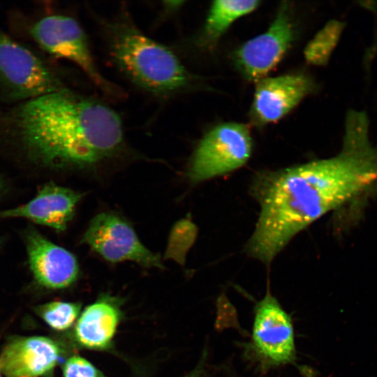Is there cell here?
Wrapping results in <instances>:
<instances>
[{
	"label": "cell",
	"instance_id": "cell-1",
	"mask_svg": "<svg viewBox=\"0 0 377 377\" xmlns=\"http://www.w3.org/2000/svg\"><path fill=\"white\" fill-rule=\"evenodd\" d=\"M376 183L377 147L369 139L368 118L348 113L337 155L258 175L253 192L260 213L246 253L269 265L300 231Z\"/></svg>",
	"mask_w": 377,
	"mask_h": 377
},
{
	"label": "cell",
	"instance_id": "cell-2",
	"mask_svg": "<svg viewBox=\"0 0 377 377\" xmlns=\"http://www.w3.org/2000/svg\"><path fill=\"white\" fill-rule=\"evenodd\" d=\"M16 123L28 152L49 166H89L117 154L124 141L114 110L64 88L24 102Z\"/></svg>",
	"mask_w": 377,
	"mask_h": 377
},
{
	"label": "cell",
	"instance_id": "cell-3",
	"mask_svg": "<svg viewBox=\"0 0 377 377\" xmlns=\"http://www.w3.org/2000/svg\"><path fill=\"white\" fill-rule=\"evenodd\" d=\"M111 54L119 68L135 84L161 96L179 93L192 78L177 56L150 38L128 20L108 29Z\"/></svg>",
	"mask_w": 377,
	"mask_h": 377
},
{
	"label": "cell",
	"instance_id": "cell-4",
	"mask_svg": "<svg viewBox=\"0 0 377 377\" xmlns=\"http://www.w3.org/2000/svg\"><path fill=\"white\" fill-rule=\"evenodd\" d=\"M247 348L261 371L295 365L297 352L291 317L269 289L255 306L251 339Z\"/></svg>",
	"mask_w": 377,
	"mask_h": 377
},
{
	"label": "cell",
	"instance_id": "cell-5",
	"mask_svg": "<svg viewBox=\"0 0 377 377\" xmlns=\"http://www.w3.org/2000/svg\"><path fill=\"white\" fill-rule=\"evenodd\" d=\"M249 127L240 123L220 124L202 138L191 158L188 176L198 183L243 166L252 153Z\"/></svg>",
	"mask_w": 377,
	"mask_h": 377
},
{
	"label": "cell",
	"instance_id": "cell-6",
	"mask_svg": "<svg viewBox=\"0 0 377 377\" xmlns=\"http://www.w3.org/2000/svg\"><path fill=\"white\" fill-rule=\"evenodd\" d=\"M30 34L50 54L77 65L103 92L118 94L119 90L98 70L87 36L74 18L63 15L43 17L31 27Z\"/></svg>",
	"mask_w": 377,
	"mask_h": 377
},
{
	"label": "cell",
	"instance_id": "cell-7",
	"mask_svg": "<svg viewBox=\"0 0 377 377\" xmlns=\"http://www.w3.org/2000/svg\"><path fill=\"white\" fill-rule=\"evenodd\" d=\"M0 89L25 102L64 88L39 57L0 29Z\"/></svg>",
	"mask_w": 377,
	"mask_h": 377
},
{
	"label": "cell",
	"instance_id": "cell-8",
	"mask_svg": "<svg viewBox=\"0 0 377 377\" xmlns=\"http://www.w3.org/2000/svg\"><path fill=\"white\" fill-rule=\"evenodd\" d=\"M290 6H281L267 31L247 40L233 54L235 64L250 81L264 78L282 59L290 47L295 30Z\"/></svg>",
	"mask_w": 377,
	"mask_h": 377
},
{
	"label": "cell",
	"instance_id": "cell-9",
	"mask_svg": "<svg viewBox=\"0 0 377 377\" xmlns=\"http://www.w3.org/2000/svg\"><path fill=\"white\" fill-rule=\"evenodd\" d=\"M82 242L111 263L128 260L145 267H163L160 257L140 242L126 222L112 214L96 215L91 221Z\"/></svg>",
	"mask_w": 377,
	"mask_h": 377
},
{
	"label": "cell",
	"instance_id": "cell-10",
	"mask_svg": "<svg viewBox=\"0 0 377 377\" xmlns=\"http://www.w3.org/2000/svg\"><path fill=\"white\" fill-rule=\"evenodd\" d=\"M313 89L303 73L264 77L256 82L250 118L256 126L274 123L294 109Z\"/></svg>",
	"mask_w": 377,
	"mask_h": 377
},
{
	"label": "cell",
	"instance_id": "cell-11",
	"mask_svg": "<svg viewBox=\"0 0 377 377\" xmlns=\"http://www.w3.org/2000/svg\"><path fill=\"white\" fill-rule=\"evenodd\" d=\"M29 263L36 280L52 289L68 287L78 275V265L70 251L30 229L25 236Z\"/></svg>",
	"mask_w": 377,
	"mask_h": 377
},
{
	"label": "cell",
	"instance_id": "cell-12",
	"mask_svg": "<svg viewBox=\"0 0 377 377\" xmlns=\"http://www.w3.org/2000/svg\"><path fill=\"white\" fill-rule=\"evenodd\" d=\"M82 195L52 182L43 185L26 204L0 212L3 218H23L57 231L66 229Z\"/></svg>",
	"mask_w": 377,
	"mask_h": 377
},
{
	"label": "cell",
	"instance_id": "cell-13",
	"mask_svg": "<svg viewBox=\"0 0 377 377\" xmlns=\"http://www.w3.org/2000/svg\"><path fill=\"white\" fill-rule=\"evenodd\" d=\"M59 356V348L49 338H16L2 350L1 369L6 377H39L54 369Z\"/></svg>",
	"mask_w": 377,
	"mask_h": 377
},
{
	"label": "cell",
	"instance_id": "cell-14",
	"mask_svg": "<svg viewBox=\"0 0 377 377\" xmlns=\"http://www.w3.org/2000/svg\"><path fill=\"white\" fill-rule=\"evenodd\" d=\"M120 319V311L112 300L102 298L88 306L75 329L77 341L90 349H106L111 345Z\"/></svg>",
	"mask_w": 377,
	"mask_h": 377
},
{
	"label": "cell",
	"instance_id": "cell-15",
	"mask_svg": "<svg viewBox=\"0 0 377 377\" xmlns=\"http://www.w3.org/2000/svg\"><path fill=\"white\" fill-rule=\"evenodd\" d=\"M259 1L218 0L212 3L203 29V40L212 43L237 19L255 10Z\"/></svg>",
	"mask_w": 377,
	"mask_h": 377
},
{
	"label": "cell",
	"instance_id": "cell-16",
	"mask_svg": "<svg viewBox=\"0 0 377 377\" xmlns=\"http://www.w3.org/2000/svg\"><path fill=\"white\" fill-rule=\"evenodd\" d=\"M344 24L337 20L328 22L308 43L304 55L306 61L314 66L325 65L334 49Z\"/></svg>",
	"mask_w": 377,
	"mask_h": 377
},
{
	"label": "cell",
	"instance_id": "cell-17",
	"mask_svg": "<svg viewBox=\"0 0 377 377\" xmlns=\"http://www.w3.org/2000/svg\"><path fill=\"white\" fill-rule=\"evenodd\" d=\"M81 309L78 303L52 302L38 308V313L52 328L64 330L69 328Z\"/></svg>",
	"mask_w": 377,
	"mask_h": 377
},
{
	"label": "cell",
	"instance_id": "cell-18",
	"mask_svg": "<svg viewBox=\"0 0 377 377\" xmlns=\"http://www.w3.org/2000/svg\"><path fill=\"white\" fill-rule=\"evenodd\" d=\"M64 377H107L90 362L79 355L68 358L63 367Z\"/></svg>",
	"mask_w": 377,
	"mask_h": 377
},
{
	"label": "cell",
	"instance_id": "cell-19",
	"mask_svg": "<svg viewBox=\"0 0 377 377\" xmlns=\"http://www.w3.org/2000/svg\"><path fill=\"white\" fill-rule=\"evenodd\" d=\"M207 351H205L199 362L189 373L182 377H212L207 363Z\"/></svg>",
	"mask_w": 377,
	"mask_h": 377
},
{
	"label": "cell",
	"instance_id": "cell-20",
	"mask_svg": "<svg viewBox=\"0 0 377 377\" xmlns=\"http://www.w3.org/2000/svg\"><path fill=\"white\" fill-rule=\"evenodd\" d=\"M1 374H2V371H1V364H0V377H2V376H1Z\"/></svg>",
	"mask_w": 377,
	"mask_h": 377
},
{
	"label": "cell",
	"instance_id": "cell-21",
	"mask_svg": "<svg viewBox=\"0 0 377 377\" xmlns=\"http://www.w3.org/2000/svg\"><path fill=\"white\" fill-rule=\"evenodd\" d=\"M0 186H1V185H0Z\"/></svg>",
	"mask_w": 377,
	"mask_h": 377
},
{
	"label": "cell",
	"instance_id": "cell-22",
	"mask_svg": "<svg viewBox=\"0 0 377 377\" xmlns=\"http://www.w3.org/2000/svg\"><path fill=\"white\" fill-rule=\"evenodd\" d=\"M233 377H235V376H233Z\"/></svg>",
	"mask_w": 377,
	"mask_h": 377
}]
</instances>
